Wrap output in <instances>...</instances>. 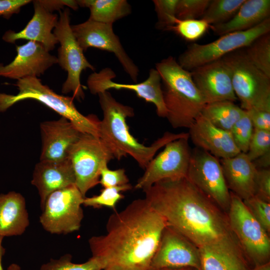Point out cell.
I'll return each instance as SVG.
<instances>
[{"instance_id":"obj_1","label":"cell","mask_w":270,"mask_h":270,"mask_svg":"<svg viewBox=\"0 0 270 270\" xmlns=\"http://www.w3.org/2000/svg\"><path fill=\"white\" fill-rule=\"evenodd\" d=\"M143 191L144 198L167 226L198 249H223L245 256L226 214L187 178L162 180Z\"/></svg>"},{"instance_id":"obj_2","label":"cell","mask_w":270,"mask_h":270,"mask_svg":"<svg viewBox=\"0 0 270 270\" xmlns=\"http://www.w3.org/2000/svg\"><path fill=\"white\" fill-rule=\"evenodd\" d=\"M166 226L145 198L135 200L110 216L106 234L88 240L92 256L102 270H150Z\"/></svg>"},{"instance_id":"obj_3","label":"cell","mask_w":270,"mask_h":270,"mask_svg":"<svg viewBox=\"0 0 270 270\" xmlns=\"http://www.w3.org/2000/svg\"><path fill=\"white\" fill-rule=\"evenodd\" d=\"M98 96L103 114L98 124V138L107 144L118 160L129 155L145 169L160 148L174 140L189 137L188 132H166L150 146H146L132 136L127 124L126 118L134 115L133 108L118 102L108 91Z\"/></svg>"},{"instance_id":"obj_4","label":"cell","mask_w":270,"mask_h":270,"mask_svg":"<svg viewBox=\"0 0 270 270\" xmlns=\"http://www.w3.org/2000/svg\"><path fill=\"white\" fill-rule=\"evenodd\" d=\"M164 85L168 119L173 128H190L201 114L206 103L195 85L190 72L172 56L156 64Z\"/></svg>"},{"instance_id":"obj_5","label":"cell","mask_w":270,"mask_h":270,"mask_svg":"<svg viewBox=\"0 0 270 270\" xmlns=\"http://www.w3.org/2000/svg\"><path fill=\"white\" fill-rule=\"evenodd\" d=\"M16 86L18 90L16 95L0 93V112L20 101L34 100L68 119L80 132L98 137L100 120L94 115L85 116L81 114L76 108L72 97L57 94L36 76L20 79Z\"/></svg>"},{"instance_id":"obj_6","label":"cell","mask_w":270,"mask_h":270,"mask_svg":"<svg viewBox=\"0 0 270 270\" xmlns=\"http://www.w3.org/2000/svg\"><path fill=\"white\" fill-rule=\"evenodd\" d=\"M230 72L234 92L244 110H270V78L256 68L241 49L222 58Z\"/></svg>"},{"instance_id":"obj_7","label":"cell","mask_w":270,"mask_h":270,"mask_svg":"<svg viewBox=\"0 0 270 270\" xmlns=\"http://www.w3.org/2000/svg\"><path fill=\"white\" fill-rule=\"evenodd\" d=\"M226 213L229 224L252 268L270 262V240L268 233L256 220L243 200L230 192Z\"/></svg>"},{"instance_id":"obj_8","label":"cell","mask_w":270,"mask_h":270,"mask_svg":"<svg viewBox=\"0 0 270 270\" xmlns=\"http://www.w3.org/2000/svg\"><path fill=\"white\" fill-rule=\"evenodd\" d=\"M68 158L75 176V185L84 198L99 184L101 169L115 158L107 146L98 137L82 133L72 145Z\"/></svg>"},{"instance_id":"obj_9","label":"cell","mask_w":270,"mask_h":270,"mask_svg":"<svg viewBox=\"0 0 270 270\" xmlns=\"http://www.w3.org/2000/svg\"><path fill=\"white\" fill-rule=\"evenodd\" d=\"M268 32H270V18L250 29L224 34L206 44L192 43L180 55L178 62L186 70L190 71L246 48L258 38Z\"/></svg>"},{"instance_id":"obj_10","label":"cell","mask_w":270,"mask_h":270,"mask_svg":"<svg viewBox=\"0 0 270 270\" xmlns=\"http://www.w3.org/2000/svg\"><path fill=\"white\" fill-rule=\"evenodd\" d=\"M70 16L68 8L60 11V18L53 34L60 44L58 50V63L68 72L62 92L63 94L72 92L74 99L80 100L84 98L80 81L81 73L86 68L94 70L95 68L86 60L72 33Z\"/></svg>"},{"instance_id":"obj_11","label":"cell","mask_w":270,"mask_h":270,"mask_svg":"<svg viewBox=\"0 0 270 270\" xmlns=\"http://www.w3.org/2000/svg\"><path fill=\"white\" fill-rule=\"evenodd\" d=\"M84 197L76 185L56 190L46 198L40 222L52 234H66L79 230L84 218Z\"/></svg>"},{"instance_id":"obj_12","label":"cell","mask_w":270,"mask_h":270,"mask_svg":"<svg viewBox=\"0 0 270 270\" xmlns=\"http://www.w3.org/2000/svg\"><path fill=\"white\" fill-rule=\"evenodd\" d=\"M187 178L226 214L230 194L218 158L200 148L192 152Z\"/></svg>"},{"instance_id":"obj_13","label":"cell","mask_w":270,"mask_h":270,"mask_svg":"<svg viewBox=\"0 0 270 270\" xmlns=\"http://www.w3.org/2000/svg\"><path fill=\"white\" fill-rule=\"evenodd\" d=\"M189 138H182L167 144L150 162L134 188L144 190L162 180L186 178L192 154Z\"/></svg>"},{"instance_id":"obj_14","label":"cell","mask_w":270,"mask_h":270,"mask_svg":"<svg viewBox=\"0 0 270 270\" xmlns=\"http://www.w3.org/2000/svg\"><path fill=\"white\" fill-rule=\"evenodd\" d=\"M72 33L83 51L95 48L113 53L130 78L136 82L138 67L124 50L119 38L114 33L112 24H104L88 19L71 25Z\"/></svg>"},{"instance_id":"obj_15","label":"cell","mask_w":270,"mask_h":270,"mask_svg":"<svg viewBox=\"0 0 270 270\" xmlns=\"http://www.w3.org/2000/svg\"><path fill=\"white\" fill-rule=\"evenodd\" d=\"M115 77L114 72L108 68H104L98 72H94L88 78V88L93 94H98L110 89L133 91L138 98L153 104L158 116L166 117L167 110L164 100L161 78L156 68L150 69L148 78L140 83H118L112 80Z\"/></svg>"},{"instance_id":"obj_16","label":"cell","mask_w":270,"mask_h":270,"mask_svg":"<svg viewBox=\"0 0 270 270\" xmlns=\"http://www.w3.org/2000/svg\"><path fill=\"white\" fill-rule=\"evenodd\" d=\"M181 268L202 270L200 251L185 237L167 226L152 260L150 270Z\"/></svg>"},{"instance_id":"obj_17","label":"cell","mask_w":270,"mask_h":270,"mask_svg":"<svg viewBox=\"0 0 270 270\" xmlns=\"http://www.w3.org/2000/svg\"><path fill=\"white\" fill-rule=\"evenodd\" d=\"M192 79L206 104L237 100L228 70L221 58L190 71Z\"/></svg>"},{"instance_id":"obj_18","label":"cell","mask_w":270,"mask_h":270,"mask_svg":"<svg viewBox=\"0 0 270 270\" xmlns=\"http://www.w3.org/2000/svg\"><path fill=\"white\" fill-rule=\"evenodd\" d=\"M17 54L9 64H0V76L18 80L28 76L38 77L58 63L57 58L50 54L40 44L28 41L16 46Z\"/></svg>"},{"instance_id":"obj_19","label":"cell","mask_w":270,"mask_h":270,"mask_svg":"<svg viewBox=\"0 0 270 270\" xmlns=\"http://www.w3.org/2000/svg\"><path fill=\"white\" fill-rule=\"evenodd\" d=\"M42 150L40 160L59 162L68 158L72 145L80 132L68 119L42 122L40 125Z\"/></svg>"},{"instance_id":"obj_20","label":"cell","mask_w":270,"mask_h":270,"mask_svg":"<svg viewBox=\"0 0 270 270\" xmlns=\"http://www.w3.org/2000/svg\"><path fill=\"white\" fill-rule=\"evenodd\" d=\"M189 130V138L197 148L218 158L233 157L240 152L230 132L214 126L201 114Z\"/></svg>"},{"instance_id":"obj_21","label":"cell","mask_w":270,"mask_h":270,"mask_svg":"<svg viewBox=\"0 0 270 270\" xmlns=\"http://www.w3.org/2000/svg\"><path fill=\"white\" fill-rule=\"evenodd\" d=\"M33 4L34 14L26 27L18 32L8 30L2 39L9 43H14L18 40L36 42L42 44L50 52L58 42L52 32L58 24V16L46 10L40 0L33 1Z\"/></svg>"},{"instance_id":"obj_22","label":"cell","mask_w":270,"mask_h":270,"mask_svg":"<svg viewBox=\"0 0 270 270\" xmlns=\"http://www.w3.org/2000/svg\"><path fill=\"white\" fill-rule=\"evenodd\" d=\"M31 183L38 190L42 210L49 194L75 185L74 174L68 158L59 162L40 160L34 166Z\"/></svg>"},{"instance_id":"obj_23","label":"cell","mask_w":270,"mask_h":270,"mask_svg":"<svg viewBox=\"0 0 270 270\" xmlns=\"http://www.w3.org/2000/svg\"><path fill=\"white\" fill-rule=\"evenodd\" d=\"M224 178L229 190L242 200L255 196L258 168L246 154L220 160Z\"/></svg>"},{"instance_id":"obj_24","label":"cell","mask_w":270,"mask_h":270,"mask_svg":"<svg viewBox=\"0 0 270 270\" xmlns=\"http://www.w3.org/2000/svg\"><path fill=\"white\" fill-rule=\"evenodd\" d=\"M30 224L24 198L14 191L0 194V236H20Z\"/></svg>"},{"instance_id":"obj_25","label":"cell","mask_w":270,"mask_h":270,"mask_svg":"<svg viewBox=\"0 0 270 270\" xmlns=\"http://www.w3.org/2000/svg\"><path fill=\"white\" fill-rule=\"evenodd\" d=\"M270 0H245L235 15L226 22L210 26L218 36L250 29L270 18Z\"/></svg>"},{"instance_id":"obj_26","label":"cell","mask_w":270,"mask_h":270,"mask_svg":"<svg viewBox=\"0 0 270 270\" xmlns=\"http://www.w3.org/2000/svg\"><path fill=\"white\" fill-rule=\"evenodd\" d=\"M202 270H250L252 268L246 257L223 249H198Z\"/></svg>"},{"instance_id":"obj_27","label":"cell","mask_w":270,"mask_h":270,"mask_svg":"<svg viewBox=\"0 0 270 270\" xmlns=\"http://www.w3.org/2000/svg\"><path fill=\"white\" fill-rule=\"evenodd\" d=\"M78 6L90 10L88 19L102 23L112 24L131 13V6L126 0H79Z\"/></svg>"},{"instance_id":"obj_28","label":"cell","mask_w":270,"mask_h":270,"mask_svg":"<svg viewBox=\"0 0 270 270\" xmlns=\"http://www.w3.org/2000/svg\"><path fill=\"white\" fill-rule=\"evenodd\" d=\"M244 112L234 102L223 100L206 104L201 115L214 126L230 132Z\"/></svg>"},{"instance_id":"obj_29","label":"cell","mask_w":270,"mask_h":270,"mask_svg":"<svg viewBox=\"0 0 270 270\" xmlns=\"http://www.w3.org/2000/svg\"><path fill=\"white\" fill-rule=\"evenodd\" d=\"M245 0H211L201 19L210 26L223 24L230 20Z\"/></svg>"},{"instance_id":"obj_30","label":"cell","mask_w":270,"mask_h":270,"mask_svg":"<svg viewBox=\"0 0 270 270\" xmlns=\"http://www.w3.org/2000/svg\"><path fill=\"white\" fill-rule=\"evenodd\" d=\"M244 50L248 60L270 78V32L256 39Z\"/></svg>"},{"instance_id":"obj_31","label":"cell","mask_w":270,"mask_h":270,"mask_svg":"<svg viewBox=\"0 0 270 270\" xmlns=\"http://www.w3.org/2000/svg\"><path fill=\"white\" fill-rule=\"evenodd\" d=\"M132 188V186L129 183L120 186L104 188L98 195L85 197L82 205L94 208L106 206L115 210L117 203L124 198L121 192L128 191Z\"/></svg>"},{"instance_id":"obj_32","label":"cell","mask_w":270,"mask_h":270,"mask_svg":"<svg viewBox=\"0 0 270 270\" xmlns=\"http://www.w3.org/2000/svg\"><path fill=\"white\" fill-rule=\"evenodd\" d=\"M39 270H102V266L97 258L92 256L84 263H74L72 256L66 254L59 258L50 259L42 264Z\"/></svg>"},{"instance_id":"obj_33","label":"cell","mask_w":270,"mask_h":270,"mask_svg":"<svg viewBox=\"0 0 270 270\" xmlns=\"http://www.w3.org/2000/svg\"><path fill=\"white\" fill-rule=\"evenodd\" d=\"M210 26L202 19L178 20L168 30H172L188 41H195L202 36Z\"/></svg>"},{"instance_id":"obj_34","label":"cell","mask_w":270,"mask_h":270,"mask_svg":"<svg viewBox=\"0 0 270 270\" xmlns=\"http://www.w3.org/2000/svg\"><path fill=\"white\" fill-rule=\"evenodd\" d=\"M254 128L246 110L235 123L230 132L234 141L241 152L246 154L253 134Z\"/></svg>"},{"instance_id":"obj_35","label":"cell","mask_w":270,"mask_h":270,"mask_svg":"<svg viewBox=\"0 0 270 270\" xmlns=\"http://www.w3.org/2000/svg\"><path fill=\"white\" fill-rule=\"evenodd\" d=\"M178 0H153L158 16L156 27L160 30H168L177 20L176 6Z\"/></svg>"},{"instance_id":"obj_36","label":"cell","mask_w":270,"mask_h":270,"mask_svg":"<svg viewBox=\"0 0 270 270\" xmlns=\"http://www.w3.org/2000/svg\"><path fill=\"white\" fill-rule=\"evenodd\" d=\"M246 154L252 162L270 155V130L254 128Z\"/></svg>"},{"instance_id":"obj_37","label":"cell","mask_w":270,"mask_h":270,"mask_svg":"<svg viewBox=\"0 0 270 270\" xmlns=\"http://www.w3.org/2000/svg\"><path fill=\"white\" fill-rule=\"evenodd\" d=\"M211 0H178L176 18L178 20H196L202 17Z\"/></svg>"},{"instance_id":"obj_38","label":"cell","mask_w":270,"mask_h":270,"mask_svg":"<svg viewBox=\"0 0 270 270\" xmlns=\"http://www.w3.org/2000/svg\"><path fill=\"white\" fill-rule=\"evenodd\" d=\"M244 204L264 230L270 232V202L256 196L243 200Z\"/></svg>"},{"instance_id":"obj_39","label":"cell","mask_w":270,"mask_h":270,"mask_svg":"<svg viewBox=\"0 0 270 270\" xmlns=\"http://www.w3.org/2000/svg\"><path fill=\"white\" fill-rule=\"evenodd\" d=\"M128 182L129 179L124 168L112 170L106 166L101 169L99 184L103 188L120 186Z\"/></svg>"},{"instance_id":"obj_40","label":"cell","mask_w":270,"mask_h":270,"mask_svg":"<svg viewBox=\"0 0 270 270\" xmlns=\"http://www.w3.org/2000/svg\"><path fill=\"white\" fill-rule=\"evenodd\" d=\"M255 196L266 202H270V170L269 169H258Z\"/></svg>"},{"instance_id":"obj_41","label":"cell","mask_w":270,"mask_h":270,"mask_svg":"<svg viewBox=\"0 0 270 270\" xmlns=\"http://www.w3.org/2000/svg\"><path fill=\"white\" fill-rule=\"evenodd\" d=\"M246 111L254 129L270 130V110L251 108Z\"/></svg>"},{"instance_id":"obj_42","label":"cell","mask_w":270,"mask_h":270,"mask_svg":"<svg viewBox=\"0 0 270 270\" xmlns=\"http://www.w3.org/2000/svg\"><path fill=\"white\" fill-rule=\"evenodd\" d=\"M30 0H0V16L8 19L20 12V8L30 2Z\"/></svg>"},{"instance_id":"obj_43","label":"cell","mask_w":270,"mask_h":270,"mask_svg":"<svg viewBox=\"0 0 270 270\" xmlns=\"http://www.w3.org/2000/svg\"><path fill=\"white\" fill-rule=\"evenodd\" d=\"M42 5L49 12H52L53 10H58L63 8L64 6H68L73 9L76 10L78 8V5L76 0H40Z\"/></svg>"},{"instance_id":"obj_44","label":"cell","mask_w":270,"mask_h":270,"mask_svg":"<svg viewBox=\"0 0 270 270\" xmlns=\"http://www.w3.org/2000/svg\"><path fill=\"white\" fill-rule=\"evenodd\" d=\"M4 238L3 236H0V270H4L2 264V258L6 252V249L2 245Z\"/></svg>"},{"instance_id":"obj_45","label":"cell","mask_w":270,"mask_h":270,"mask_svg":"<svg viewBox=\"0 0 270 270\" xmlns=\"http://www.w3.org/2000/svg\"><path fill=\"white\" fill-rule=\"evenodd\" d=\"M250 270H270V262L260 266L253 268Z\"/></svg>"},{"instance_id":"obj_46","label":"cell","mask_w":270,"mask_h":270,"mask_svg":"<svg viewBox=\"0 0 270 270\" xmlns=\"http://www.w3.org/2000/svg\"><path fill=\"white\" fill-rule=\"evenodd\" d=\"M6 270H22L20 266L15 263H13L10 264L8 268H7Z\"/></svg>"},{"instance_id":"obj_47","label":"cell","mask_w":270,"mask_h":270,"mask_svg":"<svg viewBox=\"0 0 270 270\" xmlns=\"http://www.w3.org/2000/svg\"><path fill=\"white\" fill-rule=\"evenodd\" d=\"M159 270H196L191 268H166Z\"/></svg>"}]
</instances>
